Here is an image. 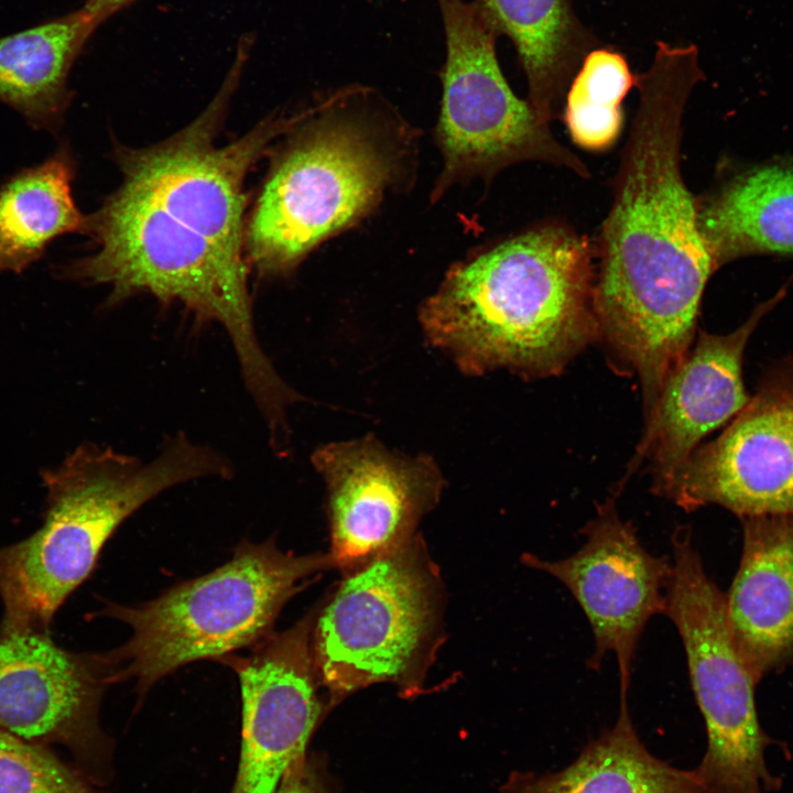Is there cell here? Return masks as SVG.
Returning <instances> with one entry per match:
<instances>
[{
	"mask_svg": "<svg viewBox=\"0 0 793 793\" xmlns=\"http://www.w3.org/2000/svg\"><path fill=\"white\" fill-rule=\"evenodd\" d=\"M781 298L759 305L735 330L718 335L700 330L695 345L666 378L647 421L623 484L648 461L652 491L661 495L702 439L732 420L749 402L742 377L747 344Z\"/></svg>",
	"mask_w": 793,
	"mask_h": 793,
	"instance_id": "15",
	"label": "cell"
},
{
	"mask_svg": "<svg viewBox=\"0 0 793 793\" xmlns=\"http://www.w3.org/2000/svg\"><path fill=\"white\" fill-rule=\"evenodd\" d=\"M443 587L421 539L345 574L315 615L314 663L332 700L377 683L421 687L442 640Z\"/></svg>",
	"mask_w": 793,
	"mask_h": 793,
	"instance_id": "7",
	"label": "cell"
},
{
	"mask_svg": "<svg viewBox=\"0 0 793 793\" xmlns=\"http://www.w3.org/2000/svg\"><path fill=\"white\" fill-rule=\"evenodd\" d=\"M446 37L443 98L436 129L444 170L434 192L471 176H492L522 161L587 166L561 144L528 100L514 95L497 59L498 31L478 0H437Z\"/></svg>",
	"mask_w": 793,
	"mask_h": 793,
	"instance_id": "9",
	"label": "cell"
},
{
	"mask_svg": "<svg viewBox=\"0 0 793 793\" xmlns=\"http://www.w3.org/2000/svg\"><path fill=\"white\" fill-rule=\"evenodd\" d=\"M74 163L59 149L0 187V272L20 273L65 233L86 232L88 217L72 194Z\"/></svg>",
	"mask_w": 793,
	"mask_h": 793,
	"instance_id": "21",
	"label": "cell"
},
{
	"mask_svg": "<svg viewBox=\"0 0 793 793\" xmlns=\"http://www.w3.org/2000/svg\"><path fill=\"white\" fill-rule=\"evenodd\" d=\"M332 567L328 553L295 555L279 550L273 539L245 540L224 565L152 600L135 606L105 602L96 615L131 629L126 643L108 651L115 683L134 680L144 696L183 665L250 650L273 633L286 602Z\"/></svg>",
	"mask_w": 793,
	"mask_h": 793,
	"instance_id": "5",
	"label": "cell"
},
{
	"mask_svg": "<svg viewBox=\"0 0 793 793\" xmlns=\"http://www.w3.org/2000/svg\"><path fill=\"white\" fill-rule=\"evenodd\" d=\"M503 793H713L693 770L653 757L640 741L620 692L616 724L590 741L567 768L545 774L515 773Z\"/></svg>",
	"mask_w": 793,
	"mask_h": 793,
	"instance_id": "17",
	"label": "cell"
},
{
	"mask_svg": "<svg viewBox=\"0 0 793 793\" xmlns=\"http://www.w3.org/2000/svg\"><path fill=\"white\" fill-rule=\"evenodd\" d=\"M633 86L636 75L621 53L588 52L566 91L564 121L573 142L588 151L609 149L621 132V102Z\"/></svg>",
	"mask_w": 793,
	"mask_h": 793,
	"instance_id": "22",
	"label": "cell"
},
{
	"mask_svg": "<svg viewBox=\"0 0 793 793\" xmlns=\"http://www.w3.org/2000/svg\"><path fill=\"white\" fill-rule=\"evenodd\" d=\"M314 619L311 611L248 655L219 660L236 672L242 700L241 750L229 793H276L293 762L304 756L322 711Z\"/></svg>",
	"mask_w": 793,
	"mask_h": 793,
	"instance_id": "14",
	"label": "cell"
},
{
	"mask_svg": "<svg viewBox=\"0 0 793 793\" xmlns=\"http://www.w3.org/2000/svg\"><path fill=\"white\" fill-rule=\"evenodd\" d=\"M660 496L686 512L718 504L740 519L793 514V356L762 372L746 406Z\"/></svg>",
	"mask_w": 793,
	"mask_h": 793,
	"instance_id": "10",
	"label": "cell"
},
{
	"mask_svg": "<svg viewBox=\"0 0 793 793\" xmlns=\"http://www.w3.org/2000/svg\"><path fill=\"white\" fill-rule=\"evenodd\" d=\"M243 65L233 62L207 108L169 139L120 149L119 187L88 217L96 251L61 270L107 284L111 306L138 293L177 302L202 322L219 323L236 351L247 390L272 391L280 376L253 322L245 252V182L273 141L311 116H271L235 141H216Z\"/></svg>",
	"mask_w": 793,
	"mask_h": 793,
	"instance_id": "1",
	"label": "cell"
},
{
	"mask_svg": "<svg viewBox=\"0 0 793 793\" xmlns=\"http://www.w3.org/2000/svg\"><path fill=\"white\" fill-rule=\"evenodd\" d=\"M96 29L80 8L0 37V101L34 128L57 130L72 98L70 68Z\"/></svg>",
	"mask_w": 793,
	"mask_h": 793,
	"instance_id": "19",
	"label": "cell"
},
{
	"mask_svg": "<svg viewBox=\"0 0 793 793\" xmlns=\"http://www.w3.org/2000/svg\"><path fill=\"white\" fill-rule=\"evenodd\" d=\"M594 249L547 222L454 265L420 308L430 344L469 376L562 373L597 343Z\"/></svg>",
	"mask_w": 793,
	"mask_h": 793,
	"instance_id": "3",
	"label": "cell"
},
{
	"mask_svg": "<svg viewBox=\"0 0 793 793\" xmlns=\"http://www.w3.org/2000/svg\"><path fill=\"white\" fill-rule=\"evenodd\" d=\"M0 793H96L45 750L0 729Z\"/></svg>",
	"mask_w": 793,
	"mask_h": 793,
	"instance_id": "23",
	"label": "cell"
},
{
	"mask_svg": "<svg viewBox=\"0 0 793 793\" xmlns=\"http://www.w3.org/2000/svg\"><path fill=\"white\" fill-rule=\"evenodd\" d=\"M132 1L134 0H87L82 9L98 28L113 13Z\"/></svg>",
	"mask_w": 793,
	"mask_h": 793,
	"instance_id": "25",
	"label": "cell"
},
{
	"mask_svg": "<svg viewBox=\"0 0 793 793\" xmlns=\"http://www.w3.org/2000/svg\"><path fill=\"white\" fill-rule=\"evenodd\" d=\"M499 35L513 43L526 76L528 101L551 123L593 37L568 0H478Z\"/></svg>",
	"mask_w": 793,
	"mask_h": 793,
	"instance_id": "18",
	"label": "cell"
},
{
	"mask_svg": "<svg viewBox=\"0 0 793 793\" xmlns=\"http://www.w3.org/2000/svg\"><path fill=\"white\" fill-rule=\"evenodd\" d=\"M671 544L663 613L682 640L707 732L706 752L693 772L713 793L774 792L781 781L764 760L765 748L774 741L759 721L758 683L735 643L726 595L706 573L688 526H677Z\"/></svg>",
	"mask_w": 793,
	"mask_h": 793,
	"instance_id": "8",
	"label": "cell"
},
{
	"mask_svg": "<svg viewBox=\"0 0 793 793\" xmlns=\"http://www.w3.org/2000/svg\"><path fill=\"white\" fill-rule=\"evenodd\" d=\"M113 683L108 652L69 651L48 630L0 623V729L40 746L64 745L94 763L106 749L100 700Z\"/></svg>",
	"mask_w": 793,
	"mask_h": 793,
	"instance_id": "13",
	"label": "cell"
},
{
	"mask_svg": "<svg viewBox=\"0 0 793 793\" xmlns=\"http://www.w3.org/2000/svg\"><path fill=\"white\" fill-rule=\"evenodd\" d=\"M616 497L613 492L597 504L593 519L580 529L585 540L576 552L560 560L526 553L522 562L567 588L593 632L588 667L600 669L612 653L620 691L628 692L639 639L649 620L664 612L672 561L641 544L632 522L618 512Z\"/></svg>",
	"mask_w": 793,
	"mask_h": 793,
	"instance_id": "12",
	"label": "cell"
},
{
	"mask_svg": "<svg viewBox=\"0 0 793 793\" xmlns=\"http://www.w3.org/2000/svg\"><path fill=\"white\" fill-rule=\"evenodd\" d=\"M398 160L380 128L361 117L334 113L303 126L273 160L247 220L249 268L262 276L291 273L370 211Z\"/></svg>",
	"mask_w": 793,
	"mask_h": 793,
	"instance_id": "6",
	"label": "cell"
},
{
	"mask_svg": "<svg viewBox=\"0 0 793 793\" xmlns=\"http://www.w3.org/2000/svg\"><path fill=\"white\" fill-rule=\"evenodd\" d=\"M739 568L726 595L735 643L757 683L793 664V514L740 519Z\"/></svg>",
	"mask_w": 793,
	"mask_h": 793,
	"instance_id": "16",
	"label": "cell"
},
{
	"mask_svg": "<svg viewBox=\"0 0 793 793\" xmlns=\"http://www.w3.org/2000/svg\"><path fill=\"white\" fill-rule=\"evenodd\" d=\"M703 78L695 45L665 42L636 75L639 105L596 246L597 343L617 372L638 378L644 413L691 349L716 270L681 172L685 106Z\"/></svg>",
	"mask_w": 793,
	"mask_h": 793,
	"instance_id": "2",
	"label": "cell"
},
{
	"mask_svg": "<svg viewBox=\"0 0 793 793\" xmlns=\"http://www.w3.org/2000/svg\"><path fill=\"white\" fill-rule=\"evenodd\" d=\"M697 204V225L715 268L752 251L793 252V167H764Z\"/></svg>",
	"mask_w": 793,
	"mask_h": 793,
	"instance_id": "20",
	"label": "cell"
},
{
	"mask_svg": "<svg viewBox=\"0 0 793 793\" xmlns=\"http://www.w3.org/2000/svg\"><path fill=\"white\" fill-rule=\"evenodd\" d=\"M231 472L224 455L184 433L170 436L151 460L95 444L79 446L42 474L47 489L43 525L0 547L1 622L50 631L56 611L89 577L127 518L172 487Z\"/></svg>",
	"mask_w": 793,
	"mask_h": 793,
	"instance_id": "4",
	"label": "cell"
},
{
	"mask_svg": "<svg viewBox=\"0 0 793 793\" xmlns=\"http://www.w3.org/2000/svg\"><path fill=\"white\" fill-rule=\"evenodd\" d=\"M333 566L345 574L404 545L439 501L445 481L428 455L387 448L373 435L318 447Z\"/></svg>",
	"mask_w": 793,
	"mask_h": 793,
	"instance_id": "11",
	"label": "cell"
},
{
	"mask_svg": "<svg viewBox=\"0 0 793 793\" xmlns=\"http://www.w3.org/2000/svg\"><path fill=\"white\" fill-rule=\"evenodd\" d=\"M276 793H324V791L302 756L287 770Z\"/></svg>",
	"mask_w": 793,
	"mask_h": 793,
	"instance_id": "24",
	"label": "cell"
}]
</instances>
